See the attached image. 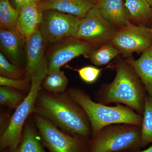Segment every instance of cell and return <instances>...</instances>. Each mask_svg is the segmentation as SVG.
I'll return each mask as SVG.
<instances>
[{
	"label": "cell",
	"instance_id": "1",
	"mask_svg": "<svg viewBox=\"0 0 152 152\" xmlns=\"http://www.w3.org/2000/svg\"><path fill=\"white\" fill-rule=\"evenodd\" d=\"M33 113L45 118L66 134L88 140L92 136L86 114L67 93L39 92Z\"/></svg>",
	"mask_w": 152,
	"mask_h": 152
},
{
	"label": "cell",
	"instance_id": "2",
	"mask_svg": "<svg viewBox=\"0 0 152 152\" xmlns=\"http://www.w3.org/2000/svg\"><path fill=\"white\" fill-rule=\"evenodd\" d=\"M66 93L84 111L91 127V138L103 128L116 124H128L141 127L143 118L127 106L117 104L110 107L93 101L87 93L78 88H70Z\"/></svg>",
	"mask_w": 152,
	"mask_h": 152
},
{
	"label": "cell",
	"instance_id": "3",
	"mask_svg": "<svg viewBox=\"0 0 152 152\" xmlns=\"http://www.w3.org/2000/svg\"><path fill=\"white\" fill-rule=\"evenodd\" d=\"M116 69L113 81L98 94L99 102L104 104L112 103L124 104L143 115L146 95L140 80L127 63H118Z\"/></svg>",
	"mask_w": 152,
	"mask_h": 152
},
{
	"label": "cell",
	"instance_id": "4",
	"mask_svg": "<svg viewBox=\"0 0 152 152\" xmlns=\"http://www.w3.org/2000/svg\"><path fill=\"white\" fill-rule=\"evenodd\" d=\"M141 127L116 124L102 129L90 140L88 152H126L141 148Z\"/></svg>",
	"mask_w": 152,
	"mask_h": 152
},
{
	"label": "cell",
	"instance_id": "5",
	"mask_svg": "<svg viewBox=\"0 0 152 152\" xmlns=\"http://www.w3.org/2000/svg\"><path fill=\"white\" fill-rule=\"evenodd\" d=\"M47 74L34 75L32 77L28 94L15 109L10 118L9 124L0 137L1 151L8 149L9 152L13 151L20 143L26 122L32 113L36 100L42 83Z\"/></svg>",
	"mask_w": 152,
	"mask_h": 152
},
{
	"label": "cell",
	"instance_id": "6",
	"mask_svg": "<svg viewBox=\"0 0 152 152\" xmlns=\"http://www.w3.org/2000/svg\"><path fill=\"white\" fill-rule=\"evenodd\" d=\"M44 147L49 152H88L90 140L64 132L45 118L33 113Z\"/></svg>",
	"mask_w": 152,
	"mask_h": 152
},
{
	"label": "cell",
	"instance_id": "7",
	"mask_svg": "<svg viewBox=\"0 0 152 152\" xmlns=\"http://www.w3.org/2000/svg\"><path fill=\"white\" fill-rule=\"evenodd\" d=\"M81 20L55 10L44 11L39 31L45 45H49L66 38L75 37Z\"/></svg>",
	"mask_w": 152,
	"mask_h": 152
},
{
	"label": "cell",
	"instance_id": "8",
	"mask_svg": "<svg viewBox=\"0 0 152 152\" xmlns=\"http://www.w3.org/2000/svg\"><path fill=\"white\" fill-rule=\"evenodd\" d=\"M94 44L75 37L66 38L54 44L48 58V74L57 70L71 60L81 55H89Z\"/></svg>",
	"mask_w": 152,
	"mask_h": 152
},
{
	"label": "cell",
	"instance_id": "9",
	"mask_svg": "<svg viewBox=\"0 0 152 152\" xmlns=\"http://www.w3.org/2000/svg\"><path fill=\"white\" fill-rule=\"evenodd\" d=\"M114 46L126 54L141 53L152 46L151 29L137 26L128 22L112 39Z\"/></svg>",
	"mask_w": 152,
	"mask_h": 152
},
{
	"label": "cell",
	"instance_id": "10",
	"mask_svg": "<svg viewBox=\"0 0 152 152\" xmlns=\"http://www.w3.org/2000/svg\"><path fill=\"white\" fill-rule=\"evenodd\" d=\"M116 32L96 5L82 19L75 37L94 44L112 40Z\"/></svg>",
	"mask_w": 152,
	"mask_h": 152
},
{
	"label": "cell",
	"instance_id": "11",
	"mask_svg": "<svg viewBox=\"0 0 152 152\" xmlns=\"http://www.w3.org/2000/svg\"><path fill=\"white\" fill-rule=\"evenodd\" d=\"M46 45L39 30L34 33L26 42L25 78L31 80L37 74H48V62L45 55Z\"/></svg>",
	"mask_w": 152,
	"mask_h": 152
},
{
	"label": "cell",
	"instance_id": "12",
	"mask_svg": "<svg viewBox=\"0 0 152 152\" xmlns=\"http://www.w3.org/2000/svg\"><path fill=\"white\" fill-rule=\"evenodd\" d=\"M19 11L16 30L27 40L39 30L44 11L39 2H32L24 6Z\"/></svg>",
	"mask_w": 152,
	"mask_h": 152
},
{
	"label": "cell",
	"instance_id": "13",
	"mask_svg": "<svg viewBox=\"0 0 152 152\" xmlns=\"http://www.w3.org/2000/svg\"><path fill=\"white\" fill-rule=\"evenodd\" d=\"M26 40L16 30L0 29V47L11 63L20 67Z\"/></svg>",
	"mask_w": 152,
	"mask_h": 152
},
{
	"label": "cell",
	"instance_id": "14",
	"mask_svg": "<svg viewBox=\"0 0 152 152\" xmlns=\"http://www.w3.org/2000/svg\"><path fill=\"white\" fill-rule=\"evenodd\" d=\"M39 3L43 11L55 10L82 19L96 5V0H43Z\"/></svg>",
	"mask_w": 152,
	"mask_h": 152
},
{
	"label": "cell",
	"instance_id": "15",
	"mask_svg": "<svg viewBox=\"0 0 152 152\" xmlns=\"http://www.w3.org/2000/svg\"><path fill=\"white\" fill-rule=\"evenodd\" d=\"M96 6L110 23L124 27L129 22V12L123 0H96Z\"/></svg>",
	"mask_w": 152,
	"mask_h": 152
},
{
	"label": "cell",
	"instance_id": "16",
	"mask_svg": "<svg viewBox=\"0 0 152 152\" xmlns=\"http://www.w3.org/2000/svg\"><path fill=\"white\" fill-rule=\"evenodd\" d=\"M126 62L133 68L152 98V46L143 52L138 59L127 60Z\"/></svg>",
	"mask_w": 152,
	"mask_h": 152
},
{
	"label": "cell",
	"instance_id": "17",
	"mask_svg": "<svg viewBox=\"0 0 152 152\" xmlns=\"http://www.w3.org/2000/svg\"><path fill=\"white\" fill-rule=\"evenodd\" d=\"M12 152H46L39 133L28 121L24 127L20 143Z\"/></svg>",
	"mask_w": 152,
	"mask_h": 152
},
{
	"label": "cell",
	"instance_id": "18",
	"mask_svg": "<svg viewBox=\"0 0 152 152\" xmlns=\"http://www.w3.org/2000/svg\"><path fill=\"white\" fill-rule=\"evenodd\" d=\"M19 11L10 0H0V26L5 30L16 29Z\"/></svg>",
	"mask_w": 152,
	"mask_h": 152
},
{
	"label": "cell",
	"instance_id": "19",
	"mask_svg": "<svg viewBox=\"0 0 152 152\" xmlns=\"http://www.w3.org/2000/svg\"><path fill=\"white\" fill-rule=\"evenodd\" d=\"M68 82L69 80L64 72L59 69L47 74L42 86L49 92L63 93L66 89Z\"/></svg>",
	"mask_w": 152,
	"mask_h": 152
},
{
	"label": "cell",
	"instance_id": "20",
	"mask_svg": "<svg viewBox=\"0 0 152 152\" xmlns=\"http://www.w3.org/2000/svg\"><path fill=\"white\" fill-rule=\"evenodd\" d=\"M142 122L141 126L142 147L152 142V98L149 95L145 98Z\"/></svg>",
	"mask_w": 152,
	"mask_h": 152
},
{
	"label": "cell",
	"instance_id": "21",
	"mask_svg": "<svg viewBox=\"0 0 152 152\" xmlns=\"http://www.w3.org/2000/svg\"><path fill=\"white\" fill-rule=\"evenodd\" d=\"M118 49L112 44H106L99 48L94 50L89 54L90 61L95 65L100 66L108 64L117 55Z\"/></svg>",
	"mask_w": 152,
	"mask_h": 152
},
{
	"label": "cell",
	"instance_id": "22",
	"mask_svg": "<svg viewBox=\"0 0 152 152\" xmlns=\"http://www.w3.org/2000/svg\"><path fill=\"white\" fill-rule=\"evenodd\" d=\"M130 15L138 20L151 16L152 10L146 0H125L124 3Z\"/></svg>",
	"mask_w": 152,
	"mask_h": 152
},
{
	"label": "cell",
	"instance_id": "23",
	"mask_svg": "<svg viewBox=\"0 0 152 152\" xmlns=\"http://www.w3.org/2000/svg\"><path fill=\"white\" fill-rule=\"evenodd\" d=\"M26 97L18 90L4 86L0 88V103L12 110L16 109Z\"/></svg>",
	"mask_w": 152,
	"mask_h": 152
},
{
	"label": "cell",
	"instance_id": "24",
	"mask_svg": "<svg viewBox=\"0 0 152 152\" xmlns=\"http://www.w3.org/2000/svg\"><path fill=\"white\" fill-rule=\"evenodd\" d=\"M25 69L10 62L2 52L0 53V75L10 78L21 80L25 77Z\"/></svg>",
	"mask_w": 152,
	"mask_h": 152
},
{
	"label": "cell",
	"instance_id": "25",
	"mask_svg": "<svg viewBox=\"0 0 152 152\" xmlns=\"http://www.w3.org/2000/svg\"><path fill=\"white\" fill-rule=\"evenodd\" d=\"M72 69L77 71L82 80L88 84H92L97 80L102 69L88 66L83 67L79 69H74L69 66Z\"/></svg>",
	"mask_w": 152,
	"mask_h": 152
},
{
	"label": "cell",
	"instance_id": "26",
	"mask_svg": "<svg viewBox=\"0 0 152 152\" xmlns=\"http://www.w3.org/2000/svg\"><path fill=\"white\" fill-rule=\"evenodd\" d=\"M31 81L24 78L21 80L10 78L0 76V85L1 86H7L12 88L21 91L28 89Z\"/></svg>",
	"mask_w": 152,
	"mask_h": 152
},
{
	"label": "cell",
	"instance_id": "27",
	"mask_svg": "<svg viewBox=\"0 0 152 152\" xmlns=\"http://www.w3.org/2000/svg\"><path fill=\"white\" fill-rule=\"evenodd\" d=\"M126 152H152V146L148 148L147 149L142 151H129Z\"/></svg>",
	"mask_w": 152,
	"mask_h": 152
},
{
	"label": "cell",
	"instance_id": "28",
	"mask_svg": "<svg viewBox=\"0 0 152 152\" xmlns=\"http://www.w3.org/2000/svg\"><path fill=\"white\" fill-rule=\"evenodd\" d=\"M147 1L148 3V4H149L150 6L151 7V8L152 10V0H146Z\"/></svg>",
	"mask_w": 152,
	"mask_h": 152
},
{
	"label": "cell",
	"instance_id": "29",
	"mask_svg": "<svg viewBox=\"0 0 152 152\" xmlns=\"http://www.w3.org/2000/svg\"><path fill=\"white\" fill-rule=\"evenodd\" d=\"M34 2H40L42 1L43 0H34Z\"/></svg>",
	"mask_w": 152,
	"mask_h": 152
},
{
	"label": "cell",
	"instance_id": "30",
	"mask_svg": "<svg viewBox=\"0 0 152 152\" xmlns=\"http://www.w3.org/2000/svg\"><path fill=\"white\" fill-rule=\"evenodd\" d=\"M1 152H9V150L8 149H5L3 150V151H1Z\"/></svg>",
	"mask_w": 152,
	"mask_h": 152
},
{
	"label": "cell",
	"instance_id": "31",
	"mask_svg": "<svg viewBox=\"0 0 152 152\" xmlns=\"http://www.w3.org/2000/svg\"><path fill=\"white\" fill-rule=\"evenodd\" d=\"M151 33L152 34V28H151Z\"/></svg>",
	"mask_w": 152,
	"mask_h": 152
}]
</instances>
